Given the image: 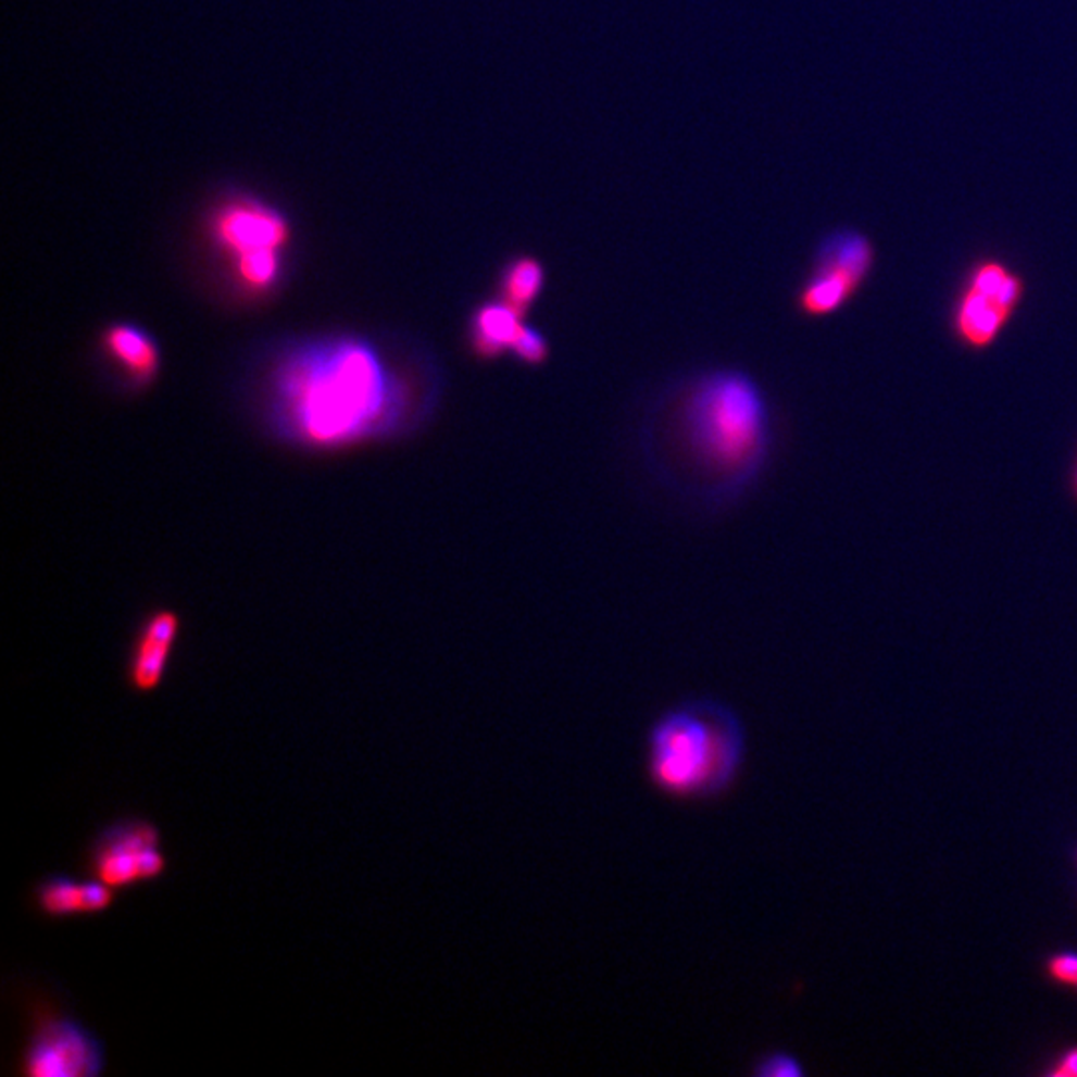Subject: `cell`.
I'll return each instance as SVG.
<instances>
[{"label": "cell", "instance_id": "5b68a950", "mask_svg": "<svg viewBox=\"0 0 1077 1077\" xmlns=\"http://www.w3.org/2000/svg\"><path fill=\"white\" fill-rule=\"evenodd\" d=\"M83 866L88 878L122 892L160 880L168 871V856L156 824L130 814L98 828L86 844Z\"/></svg>", "mask_w": 1077, "mask_h": 1077}, {"label": "cell", "instance_id": "7c38bea8", "mask_svg": "<svg viewBox=\"0 0 1077 1077\" xmlns=\"http://www.w3.org/2000/svg\"><path fill=\"white\" fill-rule=\"evenodd\" d=\"M102 348L134 384L145 386L158 376L160 350L145 329L128 324L109 326L102 331Z\"/></svg>", "mask_w": 1077, "mask_h": 1077}, {"label": "cell", "instance_id": "9a60e30c", "mask_svg": "<svg viewBox=\"0 0 1077 1077\" xmlns=\"http://www.w3.org/2000/svg\"><path fill=\"white\" fill-rule=\"evenodd\" d=\"M754 1072L761 1077H799L804 1074L799 1060L785 1052H773L768 1053V1055H763L756 1062Z\"/></svg>", "mask_w": 1077, "mask_h": 1077}, {"label": "cell", "instance_id": "9c48e42d", "mask_svg": "<svg viewBox=\"0 0 1077 1077\" xmlns=\"http://www.w3.org/2000/svg\"><path fill=\"white\" fill-rule=\"evenodd\" d=\"M180 635V617L168 609H158L142 621L126 661V685L136 694L156 692L174 654Z\"/></svg>", "mask_w": 1077, "mask_h": 1077}, {"label": "cell", "instance_id": "3957f363", "mask_svg": "<svg viewBox=\"0 0 1077 1077\" xmlns=\"http://www.w3.org/2000/svg\"><path fill=\"white\" fill-rule=\"evenodd\" d=\"M293 412L302 434L315 443H338L377 422L386 384L376 358L360 346L336 351L327 364L293 376Z\"/></svg>", "mask_w": 1077, "mask_h": 1077}, {"label": "cell", "instance_id": "ac0fdd59", "mask_svg": "<svg viewBox=\"0 0 1077 1077\" xmlns=\"http://www.w3.org/2000/svg\"><path fill=\"white\" fill-rule=\"evenodd\" d=\"M1076 493H1077V472H1076Z\"/></svg>", "mask_w": 1077, "mask_h": 1077}, {"label": "cell", "instance_id": "7a4b0ae2", "mask_svg": "<svg viewBox=\"0 0 1077 1077\" xmlns=\"http://www.w3.org/2000/svg\"><path fill=\"white\" fill-rule=\"evenodd\" d=\"M692 455L711 472H751L768 439L761 389L739 372H714L690 389L682 412Z\"/></svg>", "mask_w": 1077, "mask_h": 1077}, {"label": "cell", "instance_id": "30bf717a", "mask_svg": "<svg viewBox=\"0 0 1077 1077\" xmlns=\"http://www.w3.org/2000/svg\"><path fill=\"white\" fill-rule=\"evenodd\" d=\"M118 892L97 878L85 882L66 874H47L33 886V906L42 918L71 921L107 914Z\"/></svg>", "mask_w": 1077, "mask_h": 1077}, {"label": "cell", "instance_id": "2e32d148", "mask_svg": "<svg viewBox=\"0 0 1077 1077\" xmlns=\"http://www.w3.org/2000/svg\"><path fill=\"white\" fill-rule=\"evenodd\" d=\"M1050 972H1052L1055 980H1062L1065 984H1077V954L1065 952V954L1053 957L1052 964H1050Z\"/></svg>", "mask_w": 1077, "mask_h": 1077}, {"label": "cell", "instance_id": "e0dca14e", "mask_svg": "<svg viewBox=\"0 0 1077 1077\" xmlns=\"http://www.w3.org/2000/svg\"><path fill=\"white\" fill-rule=\"evenodd\" d=\"M1057 1076L1077 1077V1050H1072L1064 1055L1060 1062V1067L1055 1069Z\"/></svg>", "mask_w": 1077, "mask_h": 1077}, {"label": "cell", "instance_id": "52a82bcc", "mask_svg": "<svg viewBox=\"0 0 1077 1077\" xmlns=\"http://www.w3.org/2000/svg\"><path fill=\"white\" fill-rule=\"evenodd\" d=\"M874 264V248L859 231L830 234L816 255L809 279L797 298L800 312L811 317L836 314L860 290Z\"/></svg>", "mask_w": 1077, "mask_h": 1077}, {"label": "cell", "instance_id": "277c9868", "mask_svg": "<svg viewBox=\"0 0 1077 1077\" xmlns=\"http://www.w3.org/2000/svg\"><path fill=\"white\" fill-rule=\"evenodd\" d=\"M23 998L25 1040L16 1072L26 1077H98L107 1069V1048L97 1034L50 993L28 990Z\"/></svg>", "mask_w": 1077, "mask_h": 1077}, {"label": "cell", "instance_id": "5bb4252c", "mask_svg": "<svg viewBox=\"0 0 1077 1077\" xmlns=\"http://www.w3.org/2000/svg\"><path fill=\"white\" fill-rule=\"evenodd\" d=\"M511 353L517 358V362L525 365L546 364L549 358V341L537 327L523 324L513 341Z\"/></svg>", "mask_w": 1077, "mask_h": 1077}, {"label": "cell", "instance_id": "8992f818", "mask_svg": "<svg viewBox=\"0 0 1077 1077\" xmlns=\"http://www.w3.org/2000/svg\"><path fill=\"white\" fill-rule=\"evenodd\" d=\"M1024 300V279L1000 262L974 267L957 298L954 331L969 350H988Z\"/></svg>", "mask_w": 1077, "mask_h": 1077}, {"label": "cell", "instance_id": "6da1fadb", "mask_svg": "<svg viewBox=\"0 0 1077 1077\" xmlns=\"http://www.w3.org/2000/svg\"><path fill=\"white\" fill-rule=\"evenodd\" d=\"M747 732L737 711L714 699L666 709L647 732L644 766L653 787L677 800L718 799L737 782Z\"/></svg>", "mask_w": 1077, "mask_h": 1077}, {"label": "cell", "instance_id": "ba28073f", "mask_svg": "<svg viewBox=\"0 0 1077 1077\" xmlns=\"http://www.w3.org/2000/svg\"><path fill=\"white\" fill-rule=\"evenodd\" d=\"M212 236L236 262L248 255L281 252L290 240V226L272 208L254 200H236L216 214Z\"/></svg>", "mask_w": 1077, "mask_h": 1077}, {"label": "cell", "instance_id": "4fadbf2b", "mask_svg": "<svg viewBox=\"0 0 1077 1077\" xmlns=\"http://www.w3.org/2000/svg\"><path fill=\"white\" fill-rule=\"evenodd\" d=\"M546 264L533 254H515L499 270L496 298L527 315L546 291Z\"/></svg>", "mask_w": 1077, "mask_h": 1077}, {"label": "cell", "instance_id": "8fae6325", "mask_svg": "<svg viewBox=\"0 0 1077 1077\" xmlns=\"http://www.w3.org/2000/svg\"><path fill=\"white\" fill-rule=\"evenodd\" d=\"M523 324H525V315L515 312L499 298L479 303L473 310L467 327V341L473 355L484 362H491L505 353H511L513 341L517 338Z\"/></svg>", "mask_w": 1077, "mask_h": 1077}]
</instances>
